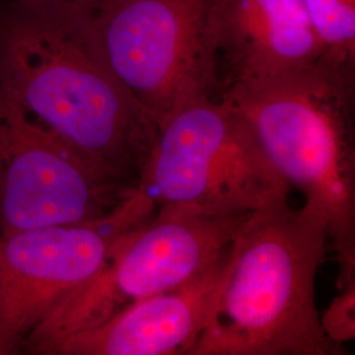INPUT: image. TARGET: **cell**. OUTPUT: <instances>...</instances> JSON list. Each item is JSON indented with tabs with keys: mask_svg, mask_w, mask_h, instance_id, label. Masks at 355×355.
Wrapping results in <instances>:
<instances>
[{
	"mask_svg": "<svg viewBox=\"0 0 355 355\" xmlns=\"http://www.w3.org/2000/svg\"><path fill=\"white\" fill-rule=\"evenodd\" d=\"M0 89L108 177L139 186L157 124L114 76L91 6L0 0Z\"/></svg>",
	"mask_w": 355,
	"mask_h": 355,
	"instance_id": "1",
	"label": "cell"
},
{
	"mask_svg": "<svg viewBox=\"0 0 355 355\" xmlns=\"http://www.w3.org/2000/svg\"><path fill=\"white\" fill-rule=\"evenodd\" d=\"M328 229L288 200L246 217L189 355H337L316 305Z\"/></svg>",
	"mask_w": 355,
	"mask_h": 355,
	"instance_id": "2",
	"label": "cell"
},
{
	"mask_svg": "<svg viewBox=\"0 0 355 355\" xmlns=\"http://www.w3.org/2000/svg\"><path fill=\"white\" fill-rule=\"evenodd\" d=\"M354 74L318 64L232 82L220 99L252 128L271 165L322 218L340 263L338 286L355 282Z\"/></svg>",
	"mask_w": 355,
	"mask_h": 355,
	"instance_id": "3",
	"label": "cell"
},
{
	"mask_svg": "<svg viewBox=\"0 0 355 355\" xmlns=\"http://www.w3.org/2000/svg\"><path fill=\"white\" fill-rule=\"evenodd\" d=\"M139 186L155 208L212 215H250L287 202L291 189L246 120L214 95L179 105L157 124Z\"/></svg>",
	"mask_w": 355,
	"mask_h": 355,
	"instance_id": "4",
	"label": "cell"
},
{
	"mask_svg": "<svg viewBox=\"0 0 355 355\" xmlns=\"http://www.w3.org/2000/svg\"><path fill=\"white\" fill-rule=\"evenodd\" d=\"M248 216L158 208L114 240L101 270L26 338L21 350L46 354L55 343L128 305L186 284L223 257Z\"/></svg>",
	"mask_w": 355,
	"mask_h": 355,
	"instance_id": "5",
	"label": "cell"
},
{
	"mask_svg": "<svg viewBox=\"0 0 355 355\" xmlns=\"http://www.w3.org/2000/svg\"><path fill=\"white\" fill-rule=\"evenodd\" d=\"M211 0H95L91 6L114 76L158 124L220 89L207 36Z\"/></svg>",
	"mask_w": 355,
	"mask_h": 355,
	"instance_id": "6",
	"label": "cell"
},
{
	"mask_svg": "<svg viewBox=\"0 0 355 355\" xmlns=\"http://www.w3.org/2000/svg\"><path fill=\"white\" fill-rule=\"evenodd\" d=\"M137 187L108 177L0 89V233L94 223Z\"/></svg>",
	"mask_w": 355,
	"mask_h": 355,
	"instance_id": "7",
	"label": "cell"
},
{
	"mask_svg": "<svg viewBox=\"0 0 355 355\" xmlns=\"http://www.w3.org/2000/svg\"><path fill=\"white\" fill-rule=\"evenodd\" d=\"M155 204L135 191L102 220L0 233V355L26 338L104 265L114 240L149 218Z\"/></svg>",
	"mask_w": 355,
	"mask_h": 355,
	"instance_id": "8",
	"label": "cell"
},
{
	"mask_svg": "<svg viewBox=\"0 0 355 355\" xmlns=\"http://www.w3.org/2000/svg\"><path fill=\"white\" fill-rule=\"evenodd\" d=\"M207 36L216 74L221 62L228 67L221 89L322 62L302 0H211Z\"/></svg>",
	"mask_w": 355,
	"mask_h": 355,
	"instance_id": "9",
	"label": "cell"
},
{
	"mask_svg": "<svg viewBox=\"0 0 355 355\" xmlns=\"http://www.w3.org/2000/svg\"><path fill=\"white\" fill-rule=\"evenodd\" d=\"M227 252L186 284L128 305L102 324L55 343L46 354H190L221 279Z\"/></svg>",
	"mask_w": 355,
	"mask_h": 355,
	"instance_id": "10",
	"label": "cell"
},
{
	"mask_svg": "<svg viewBox=\"0 0 355 355\" xmlns=\"http://www.w3.org/2000/svg\"><path fill=\"white\" fill-rule=\"evenodd\" d=\"M322 51V64L354 71L355 0H302Z\"/></svg>",
	"mask_w": 355,
	"mask_h": 355,
	"instance_id": "11",
	"label": "cell"
},
{
	"mask_svg": "<svg viewBox=\"0 0 355 355\" xmlns=\"http://www.w3.org/2000/svg\"><path fill=\"white\" fill-rule=\"evenodd\" d=\"M321 327L331 343L343 347L355 337V282L341 288V293L320 316Z\"/></svg>",
	"mask_w": 355,
	"mask_h": 355,
	"instance_id": "12",
	"label": "cell"
},
{
	"mask_svg": "<svg viewBox=\"0 0 355 355\" xmlns=\"http://www.w3.org/2000/svg\"><path fill=\"white\" fill-rule=\"evenodd\" d=\"M76 1H83V3H86V4H89V6H92L95 0H76Z\"/></svg>",
	"mask_w": 355,
	"mask_h": 355,
	"instance_id": "13",
	"label": "cell"
}]
</instances>
